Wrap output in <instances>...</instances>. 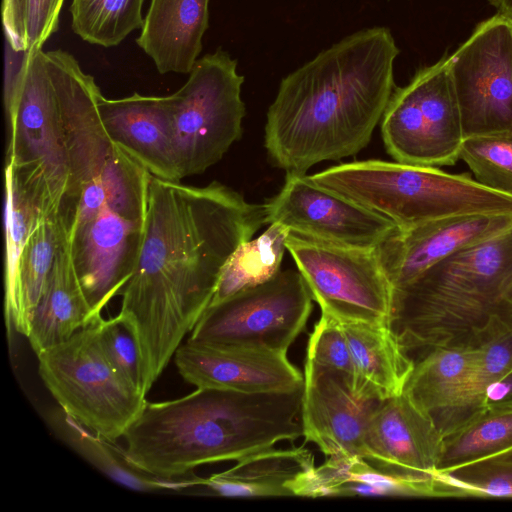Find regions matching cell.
Returning a JSON list of instances; mask_svg holds the SVG:
<instances>
[{
    "label": "cell",
    "mask_w": 512,
    "mask_h": 512,
    "mask_svg": "<svg viewBox=\"0 0 512 512\" xmlns=\"http://www.w3.org/2000/svg\"><path fill=\"white\" fill-rule=\"evenodd\" d=\"M179 374L196 387L258 393L290 390L304 375L287 354L186 340L174 354Z\"/></svg>",
    "instance_id": "cell-17"
},
{
    "label": "cell",
    "mask_w": 512,
    "mask_h": 512,
    "mask_svg": "<svg viewBox=\"0 0 512 512\" xmlns=\"http://www.w3.org/2000/svg\"><path fill=\"white\" fill-rule=\"evenodd\" d=\"M459 159L478 183L512 196V129L466 137Z\"/></svg>",
    "instance_id": "cell-33"
},
{
    "label": "cell",
    "mask_w": 512,
    "mask_h": 512,
    "mask_svg": "<svg viewBox=\"0 0 512 512\" xmlns=\"http://www.w3.org/2000/svg\"><path fill=\"white\" fill-rule=\"evenodd\" d=\"M511 226L512 214L447 216L397 227L376 252L392 288H395L446 257L491 239Z\"/></svg>",
    "instance_id": "cell-16"
},
{
    "label": "cell",
    "mask_w": 512,
    "mask_h": 512,
    "mask_svg": "<svg viewBox=\"0 0 512 512\" xmlns=\"http://www.w3.org/2000/svg\"><path fill=\"white\" fill-rule=\"evenodd\" d=\"M98 109L111 141L152 176L180 181L168 96L134 93L120 99L103 95Z\"/></svg>",
    "instance_id": "cell-19"
},
{
    "label": "cell",
    "mask_w": 512,
    "mask_h": 512,
    "mask_svg": "<svg viewBox=\"0 0 512 512\" xmlns=\"http://www.w3.org/2000/svg\"><path fill=\"white\" fill-rule=\"evenodd\" d=\"M46 419L54 432L81 457L129 489L151 493L199 486L201 477L191 473L178 479H162L136 469L127 460L124 450L79 424L61 407L48 411Z\"/></svg>",
    "instance_id": "cell-25"
},
{
    "label": "cell",
    "mask_w": 512,
    "mask_h": 512,
    "mask_svg": "<svg viewBox=\"0 0 512 512\" xmlns=\"http://www.w3.org/2000/svg\"><path fill=\"white\" fill-rule=\"evenodd\" d=\"M64 0H3L7 45L15 52L42 49L58 30Z\"/></svg>",
    "instance_id": "cell-32"
},
{
    "label": "cell",
    "mask_w": 512,
    "mask_h": 512,
    "mask_svg": "<svg viewBox=\"0 0 512 512\" xmlns=\"http://www.w3.org/2000/svg\"><path fill=\"white\" fill-rule=\"evenodd\" d=\"M341 325L353 361V390L362 397L377 400L403 393L415 360L401 347L389 324Z\"/></svg>",
    "instance_id": "cell-22"
},
{
    "label": "cell",
    "mask_w": 512,
    "mask_h": 512,
    "mask_svg": "<svg viewBox=\"0 0 512 512\" xmlns=\"http://www.w3.org/2000/svg\"><path fill=\"white\" fill-rule=\"evenodd\" d=\"M98 101L88 91L61 100L69 183L58 218L80 284L107 294L132 275L152 175L111 141Z\"/></svg>",
    "instance_id": "cell-3"
},
{
    "label": "cell",
    "mask_w": 512,
    "mask_h": 512,
    "mask_svg": "<svg viewBox=\"0 0 512 512\" xmlns=\"http://www.w3.org/2000/svg\"><path fill=\"white\" fill-rule=\"evenodd\" d=\"M289 233L282 224L271 223L260 236L243 242L227 260L210 305L274 277L287 251Z\"/></svg>",
    "instance_id": "cell-28"
},
{
    "label": "cell",
    "mask_w": 512,
    "mask_h": 512,
    "mask_svg": "<svg viewBox=\"0 0 512 512\" xmlns=\"http://www.w3.org/2000/svg\"><path fill=\"white\" fill-rule=\"evenodd\" d=\"M209 0H150L137 45L161 74H189L208 28Z\"/></svg>",
    "instance_id": "cell-21"
},
{
    "label": "cell",
    "mask_w": 512,
    "mask_h": 512,
    "mask_svg": "<svg viewBox=\"0 0 512 512\" xmlns=\"http://www.w3.org/2000/svg\"><path fill=\"white\" fill-rule=\"evenodd\" d=\"M101 347L113 367L144 395L140 352L130 331L115 317L96 322Z\"/></svg>",
    "instance_id": "cell-36"
},
{
    "label": "cell",
    "mask_w": 512,
    "mask_h": 512,
    "mask_svg": "<svg viewBox=\"0 0 512 512\" xmlns=\"http://www.w3.org/2000/svg\"><path fill=\"white\" fill-rule=\"evenodd\" d=\"M315 467L313 454L303 448L264 449L237 461L231 468L201 478L202 494L233 498L293 496L300 475Z\"/></svg>",
    "instance_id": "cell-24"
},
{
    "label": "cell",
    "mask_w": 512,
    "mask_h": 512,
    "mask_svg": "<svg viewBox=\"0 0 512 512\" xmlns=\"http://www.w3.org/2000/svg\"><path fill=\"white\" fill-rule=\"evenodd\" d=\"M266 224L264 205L222 183L151 176L139 253L116 315L137 342L146 395L209 307L227 260Z\"/></svg>",
    "instance_id": "cell-1"
},
{
    "label": "cell",
    "mask_w": 512,
    "mask_h": 512,
    "mask_svg": "<svg viewBox=\"0 0 512 512\" xmlns=\"http://www.w3.org/2000/svg\"><path fill=\"white\" fill-rule=\"evenodd\" d=\"M399 54L386 27L355 32L288 74L267 112L265 147L286 172L367 146L394 90Z\"/></svg>",
    "instance_id": "cell-2"
},
{
    "label": "cell",
    "mask_w": 512,
    "mask_h": 512,
    "mask_svg": "<svg viewBox=\"0 0 512 512\" xmlns=\"http://www.w3.org/2000/svg\"><path fill=\"white\" fill-rule=\"evenodd\" d=\"M464 136L512 129V19L496 13L449 54Z\"/></svg>",
    "instance_id": "cell-13"
},
{
    "label": "cell",
    "mask_w": 512,
    "mask_h": 512,
    "mask_svg": "<svg viewBox=\"0 0 512 512\" xmlns=\"http://www.w3.org/2000/svg\"><path fill=\"white\" fill-rule=\"evenodd\" d=\"M65 237L64 227L54 214L44 217L30 235L20 259L15 291L4 302L8 328L28 336L33 313Z\"/></svg>",
    "instance_id": "cell-26"
},
{
    "label": "cell",
    "mask_w": 512,
    "mask_h": 512,
    "mask_svg": "<svg viewBox=\"0 0 512 512\" xmlns=\"http://www.w3.org/2000/svg\"><path fill=\"white\" fill-rule=\"evenodd\" d=\"M244 77L218 49L199 58L186 83L168 95L181 179L216 164L242 134Z\"/></svg>",
    "instance_id": "cell-8"
},
{
    "label": "cell",
    "mask_w": 512,
    "mask_h": 512,
    "mask_svg": "<svg viewBox=\"0 0 512 512\" xmlns=\"http://www.w3.org/2000/svg\"><path fill=\"white\" fill-rule=\"evenodd\" d=\"M313 180L407 227L447 216L512 214V196L491 190L468 174L382 160L343 163Z\"/></svg>",
    "instance_id": "cell-6"
},
{
    "label": "cell",
    "mask_w": 512,
    "mask_h": 512,
    "mask_svg": "<svg viewBox=\"0 0 512 512\" xmlns=\"http://www.w3.org/2000/svg\"><path fill=\"white\" fill-rule=\"evenodd\" d=\"M37 358L40 378L59 407L108 440L123 437L147 402L106 357L96 322Z\"/></svg>",
    "instance_id": "cell-7"
},
{
    "label": "cell",
    "mask_w": 512,
    "mask_h": 512,
    "mask_svg": "<svg viewBox=\"0 0 512 512\" xmlns=\"http://www.w3.org/2000/svg\"><path fill=\"white\" fill-rule=\"evenodd\" d=\"M409 354L480 349L512 332V226L392 288L388 322Z\"/></svg>",
    "instance_id": "cell-5"
},
{
    "label": "cell",
    "mask_w": 512,
    "mask_h": 512,
    "mask_svg": "<svg viewBox=\"0 0 512 512\" xmlns=\"http://www.w3.org/2000/svg\"><path fill=\"white\" fill-rule=\"evenodd\" d=\"M305 361L337 371L353 380L354 367L350 347L338 320L321 313L310 334Z\"/></svg>",
    "instance_id": "cell-35"
},
{
    "label": "cell",
    "mask_w": 512,
    "mask_h": 512,
    "mask_svg": "<svg viewBox=\"0 0 512 512\" xmlns=\"http://www.w3.org/2000/svg\"><path fill=\"white\" fill-rule=\"evenodd\" d=\"M6 57V163L41 168L58 215L69 183L58 96L42 49Z\"/></svg>",
    "instance_id": "cell-9"
},
{
    "label": "cell",
    "mask_w": 512,
    "mask_h": 512,
    "mask_svg": "<svg viewBox=\"0 0 512 512\" xmlns=\"http://www.w3.org/2000/svg\"><path fill=\"white\" fill-rule=\"evenodd\" d=\"M511 447L512 407L484 412L443 438L436 473L447 474Z\"/></svg>",
    "instance_id": "cell-29"
},
{
    "label": "cell",
    "mask_w": 512,
    "mask_h": 512,
    "mask_svg": "<svg viewBox=\"0 0 512 512\" xmlns=\"http://www.w3.org/2000/svg\"><path fill=\"white\" fill-rule=\"evenodd\" d=\"M488 2L498 10V13L512 19V0H488Z\"/></svg>",
    "instance_id": "cell-38"
},
{
    "label": "cell",
    "mask_w": 512,
    "mask_h": 512,
    "mask_svg": "<svg viewBox=\"0 0 512 512\" xmlns=\"http://www.w3.org/2000/svg\"><path fill=\"white\" fill-rule=\"evenodd\" d=\"M365 459L402 476L436 474L443 436L432 416L403 392L383 400L367 426Z\"/></svg>",
    "instance_id": "cell-18"
},
{
    "label": "cell",
    "mask_w": 512,
    "mask_h": 512,
    "mask_svg": "<svg viewBox=\"0 0 512 512\" xmlns=\"http://www.w3.org/2000/svg\"><path fill=\"white\" fill-rule=\"evenodd\" d=\"M302 394L303 385L258 393L197 387L174 400L147 401L123 436L126 458L146 474L178 479L293 441L303 434Z\"/></svg>",
    "instance_id": "cell-4"
},
{
    "label": "cell",
    "mask_w": 512,
    "mask_h": 512,
    "mask_svg": "<svg viewBox=\"0 0 512 512\" xmlns=\"http://www.w3.org/2000/svg\"><path fill=\"white\" fill-rule=\"evenodd\" d=\"M299 271L280 270L257 286L210 305L189 340L287 354L312 311Z\"/></svg>",
    "instance_id": "cell-11"
},
{
    "label": "cell",
    "mask_w": 512,
    "mask_h": 512,
    "mask_svg": "<svg viewBox=\"0 0 512 512\" xmlns=\"http://www.w3.org/2000/svg\"><path fill=\"white\" fill-rule=\"evenodd\" d=\"M101 318L94 315L87 301L65 237L31 319L30 345L38 355Z\"/></svg>",
    "instance_id": "cell-23"
},
{
    "label": "cell",
    "mask_w": 512,
    "mask_h": 512,
    "mask_svg": "<svg viewBox=\"0 0 512 512\" xmlns=\"http://www.w3.org/2000/svg\"><path fill=\"white\" fill-rule=\"evenodd\" d=\"M512 407V368L491 382L484 390L482 413Z\"/></svg>",
    "instance_id": "cell-37"
},
{
    "label": "cell",
    "mask_w": 512,
    "mask_h": 512,
    "mask_svg": "<svg viewBox=\"0 0 512 512\" xmlns=\"http://www.w3.org/2000/svg\"><path fill=\"white\" fill-rule=\"evenodd\" d=\"M512 368V332L479 349L469 376L454 402L433 419L445 437L482 414L485 388Z\"/></svg>",
    "instance_id": "cell-30"
},
{
    "label": "cell",
    "mask_w": 512,
    "mask_h": 512,
    "mask_svg": "<svg viewBox=\"0 0 512 512\" xmlns=\"http://www.w3.org/2000/svg\"><path fill=\"white\" fill-rule=\"evenodd\" d=\"M387 152L399 163L439 167L459 160L465 139L449 54L394 88L382 116Z\"/></svg>",
    "instance_id": "cell-10"
},
{
    "label": "cell",
    "mask_w": 512,
    "mask_h": 512,
    "mask_svg": "<svg viewBox=\"0 0 512 512\" xmlns=\"http://www.w3.org/2000/svg\"><path fill=\"white\" fill-rule=\"evenodd\" d=\"M286 248L321 313L341 323L388 324L392 286L376 249L335 245L294 232Z\"/></svg>",
    "instance_id": "cell-12"
},
{
    "label": "cell",
    "mask_w": 512,
    "mask_h": 512,
    "mask_svg": "<svg viewBox=\"0 0 512 512\" xmlns=\"http://www.w3.org/2000/svg\"><path fill=\"white\" fill-rule=\"evenodd\" d=\"M300 497L327 496H460L443 475L402 476L387 473L360 457L329 456L303 473L292 486Z\"/></svg>",
    "instance_id": "cell-20"
},
{
    "label": "cell",
    "mask_w": 512,
    "mask_h": 512,
    "mask_svg": "<svg viewBox=\"0 0 512 512\" xmlns=\"http://www.w3.org/2000/svg\"><path fill=\"white\" fill-rule=\"evenodd\" d=\"M441 475L461 496L512 497V447Z\"/></svg>",
    "instance_id": "cell-34"
},
{
    "label": "cell",
    "mask_w": 512,
    "mask_h": 512,
    "mask_svg": "<svg viewBox=\"0 0 512 512\" xmlns=\"http://www.w3.org/2000/svg\"><path fill=\"white\" fill-rule=\"evenodd\" d=\"M144 0H73L71 27L82 40L105 48L117 46L141 29Z\"/></svg>",
    "instance_id": "cell-31"
},
{
    "label": "cell",
    "mask_w": 512,
    "mask_h": 512,
    "mask_svg": "<svg viewBox=\"0 0 512 512\" xmlns=\"http://www.w3.org/2000/svg\"><path fill=\"white\" fill-rule=\"evenodd\" d=\"M263 205L268 225L280 223L290 232L345 247L376 249L397 228L306 173L286 172L281 190Z\"/></svg>",
    "instance_id": "cell-14"
},
{
    "label": "cell",
    "mask_w": 512,
    "mask_h": 512,
    "mask_svg": "<svg viewBox=\"0 0 512 512\" xmlns=\"http://www.w3.org/2000/svg\"><path fill=\"white\" fill-rule=\"evenodd\" d=\"M479 349L433 348L415 361L404 393L432 418L461 392Z\"/></svg>",
    "instance_id": "cell-27"
},
{
    "label": "cell",
    "mask_w": 512,
    "mask_h": 512,
    "mask_svg": "<svg viewBox=\"0 0 512 512\" xmlns=\"http://www.w3.org/2000/svg\"><path fill=\"white\" fill-rule=\"evenodd\" d=\"M302 436L329 456L365 459V434L383 400L358 395L352 381L337 371L304 365Z\"/></svg>",
    "instance_id": "cell-15"
}]
</instances>
